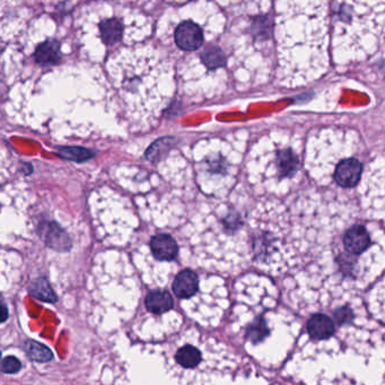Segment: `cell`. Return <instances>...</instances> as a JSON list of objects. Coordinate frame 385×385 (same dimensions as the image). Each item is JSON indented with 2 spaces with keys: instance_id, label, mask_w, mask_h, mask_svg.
<instances>
[{
  "instance_id": "obj_13",
  "label": "cell",
  "mask_w": 385,
  "mask_h": 385,
  "mask_svg": "<svg viewBox=\"0 0 385 385\" xmlns=\"http://www.w3.org/2000/svg\"><path fill=\"white\" fill-rule=\"evenodd\" d=\"M57 154L66 161L83 163L95 158L97 151L79 146H62V147H57Z\"/></svg>"
},
{
  "instance_id": "obj_8",
  "label": "cell",
  "mask_w": 385,
  "mask_h": 385,
  "mask_svg": "<svg viewBox=\"0 0 385 385\" xmlns=\"http://www.w3.org/2000/svg\"><path fill=\"white\" fill-rule=\"evenodd\" d=\"M308 334L315 340H325L334 332V323L327 315L314 314L308 322Z\"/></svg>"
},
{
  "instance_id": "obj_9",
  "label": "cell",
  "mask_w": 385,
  "mask_h": 385,
  "mask_svg": "<svg viewBox=\"0 0 385 385\" xmlns=\"http://www.w3.org/2000/svg\"><path fill=\"white\" fill-rule=\"evenodd\" d=\"M146 308L154 314H163L173 308V299L166 290H153L148 294L145 301Z\"/></svg>"
},
{
  "instance_id": "obj_22",
  "label": "cell",
  "mask_w": 385,
  "mask_h": 385,
  "mask_svg": "<svg viewBox=\"0 0 385 385\" xmlns=\"http://www.w3.org/2000/svg\"><path fill=\"white\" fill-rule=\"evenodd\" d=\"M0 357H1V353H0Z\"/></svg>"
},
{
  "instance_id": "obj_7",
  "label": "cell",
  "mask_w": 385,
  "mask_h": 385,
  "mask_svg": "<svg viewBox=\"0 0 385 385\" xmlns=\"http://www.w3.org/2000/svg\"><path fill=\"white\" fill-rule=\"evenodd\" d=\"M198 286L199 280L196 273L191 270H183L174 280L173 292L179 299H190L196 295Z\"/></svg>"
},
{
  "instance_id": "obj_4",
  "label": "cell",
  "mask_w": 385,
  "mask_h": 385,
  "mask_svg": "<svg viewBox=\"0 0 385 385\" xmlns=\"http://www.w3.org/2000/svg\"><path fill=\"white\" fill-rule=\"evenodd\" d=\"M151 253L160 261H172L177 258L179 247L172 236L167 234L155 235L151 240Z\"/></svg>"
},
{
  "instance_id": "obj_2",
  "label": "cell",
  "mask_w": 385,
  "mask_h": 385,
  "mask_svg": "<svg viewBox=\"0 0 385 385\" xmlns=\"http://www.w3.org/2000/svg\"><path fill=\"white\" fill-rule=\"evenodd\" d=\"M175 43L186 51H195L203 43V29L190 21L181 23L175 29Z\"/></svg>"
},
{
  "instance_id": "obj_16",
  "label": "cell",
  "mask_w": 385,
  "mask_h": 385,
  "mask_svg": "<svg viewBox=\"0 0 385 385\" xmlns=\"http://www.w3.org/2000/svg\"><path fill=\"white\" fill-rule=\"evenodd\" d=\"M269 334V329L264 318L256 319L247 329V338L252 344H259Z\"/></svg>"
},
{
  "instance_id": "obj_6",
  "label": "cell",
  "mask_w": 385,
  "mask_h": 385,
  "mask_svg": "<svg viewBox=\"0 0 385 385\" xmlns=\"http://www.w3.org/2000/svg\"><path fill=\"white\" fill-rule=\"evenodd\" d=\"M36 64L55 66L61 61V45L58 40L48 39L40 43L33 53Z\"/></svg>"
},
{
  "instance_id": "obj_17",
  "label": "cell",
  "mask_w": 385,
  "mask_h": 385,
  "mask_svg": "<svg viewBox=\"0 0 385 385\" xmlns=\"http://www.w3.org/2000/svg\"><path fill=\"white\" fill-rule=\"evenodd\" d=\"M201 59H203V64L210 69L223 67L226 62L224 53L217 47H209L206 49L205 51L201 53Z\"/></svg>"
},
{
  "instance_id": "obj_5",
  "label": "cell",
  "mask_w": 385,
  "mask_h": 385,
  "mask_svg": "<svg viewBox=\"0 0 385 385\" xmlns=\"http://www.w3.org/2000/svg\"><path fill=\"white\" fill-rule=\"evenodd\" d=\"M345 247L349 253L362 254L369 249L371 244L369 233L362 225H355L347 231L344 238Z\"/></svg>"
},
{
  "instance_id": "obj_18",
  "label": "cell",
  "mask_w": 385,
  "mask_h": 385,
  "mask_svg": "<svg viewBox=\"0 0 385 385\" xmlns=\"http://www.w3.org/2000/svg\"><path fill=\"white\" fill-rule=\"evenodd\" d=\"M171 142H172V139L163 138L151 145V147L148 148L147 151H146V158H147L148 161H160L164 153H166L170 149Z\"/></svg>"
},
{
  "instance_id": "obj_1",
  "label": "cell",
  "mask_w": 385,
  "mask_h": 385,
  "mask_svg": "<svg viewBox=\"0 0 385 385\" xmlns=\"http://www.w3.org/2000/svg\"><path fill=\"white\" fill-rule=\"evenodd\" d=\"M40 238L45 245L58 252H68L73 247L71 238L67 232L55 222H43L38 228Z\"/></svg>"
},
{
  "instance_id": "obj_10",
  "label": "cell",
  "mask_w": 385,
  "mask_h": 385,
  "mask_svg": "<svg viewBox=\"0 0 385 385\" xmlns=\"http://www.w3.org/2000/svg\"><path fill=\"white\" fill-rule=\"evenodd\" d=\"M276 165L280 177H292L299 170V158L292 149H282L277 151Z\"/></svg>"
},
{
  "instance_id": "obj_3",
  "label": "cell",
  "mask_w": 385,
  "mask_h": 385,
  "mask_svg": "<svg viewBox=\"0 0 385 385\" xmlns=\"http://www.w3.org/2000/svg\"><path fill=\"white\" fill-rule=\"evenodd\" d=\"M363 165L356 158H346L338 164L334 172V180L340 186L353 188L360 182Z\"/></svg>"
},
{
  "instance_id": "obj_19",
  "label": "cell",
  "mask_w": 385,
  "mask_h": 385,
  "mask_svg": "<svg viewBox=\"0 0 385 385\" xmlns=\"http://www.w3.org/2000/svg\"><path fill=\"white\" fill-rule=\"evenodd\" d=\"M22 369V363L16 357L7 356L0 360V372L5 374H16Z\"/></svg>"
},
{
  "instance_id": "obj_11",
  "label": "cell",
  "mask_w": 385,
  "mask_h": 385,
  "mask_svg": "<svg viewBox=\"0 0 385 385\" xmlns=\"http://www.w3.org/2000/svg\"><path fill=\"white\" fill-rule=\"evenodd\" d=\"M29 295L41 302L55 303L58 301V296L55 295V290L45 277L33 280L32 283L29 284Z\"/></svg>"
},
{
  "instance_id": "obj_14",
  "label": "cell",
  "mask_w": 385,
  "mask_h": 385,
  "mask_svg": "<svg viewBox=\"0 0 385 385\" xmlns=\"http://www.w3.org/2000/svg\"><path fill=\"white\" fill-rule=\"evenodd\" d=\"M24 350H25L26 355L33 362L47 363V362H51L53 360V353L51 350L49 349L48 347L36 340H31V339L26 340L24 343Z\"/></svg>"
},
{
  "instance_id": "obj_12",
  "label": "cell",
  "mask_w": 385,
  "mask_h": 385,
  "mask_svg": "<svg viewBox=\"0 0 385 385\" xmlns=\"http://www.w3.org/2000/svg\"><path fill=\"white\" fill-rule=\"evenodd\" d=\"M100 32L104 45H116L118 42L121 41L123 36V25L116 18L104 20L100 23Z\"/></svg>"
},
{
  "instance_id": "obj_15",
  "label": "cell",
  "mask_w": 385,
  "mask_h": 385,
  "mask_svg": "<svg viewBox=\"0 0 385 385\" xmlns=\"http://www.w3.org/2000/svg\"><path fill=\"white\" fill-rule=\"evenodd\" d=\"M175 360L182 367L193 369L199 365L201 362V353L197 349L196 347L186 345L177 350V353H175Z\"/></svg>"
},
{
  "instance_id": "obj_20",
  "label": "cell",
  "mask_w": 385,
  "mask_h": 385,
  "mask_svg": "<svg viewBox=\"0 0 385 385\" xmlns=\"http://www.w3.org/2000/svg\"><path fill=\"white\" fill-rule=\"evenodd\" d=\"M334 320L339 325H348L353 320V310L348 306L338 308L334 312Z\"/></svg>"
},
{
  "instance_id": "obj_21",
  "label": "cell",
  "mask_w": 385,
  "mask_h": 385,
  "mask_svg": "<svg viewBox=\"0 0 385 385\" xmlns=\"http://www.w3.org/2000/svg\"><path fill=\"white\" fill-rule=\"evenodd\" d=\"M8 319V308L6 305L0 303V323L6 321Z\"/></svg>"
}]
</instances>
